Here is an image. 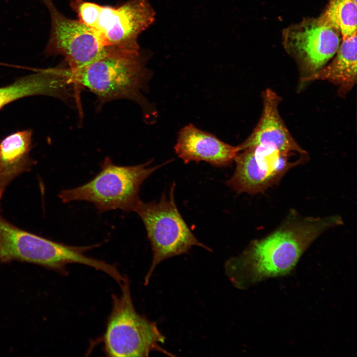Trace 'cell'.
Masks as SVG:
<instances>
[{
	"label": "cell",
	"instance_id": "1",
	"mask_svg": "<svg viewBox=\"0 0 357 357\" xmlns=\"http://www.w3.org/2000/svg\"><path fill=\"white\" fill-rule=\"evenodd\" d=\"M343 223L337 214L303 216L291 210L273 232L253 240L241 254L227 260L226 274L233 285L241 290L269 278L289 274L317 238Z\"/></svg>",
	"mask_w": 357,
	"mask_h": 357
},
{
	"label": "cell",
	"instance_id": "2",
	"mask_svg": "<svg viewBox=\"0 0 357 357\" xmlns=\"http://www.w3.org/2000/svg\"><path fill=\"white\" fill-rule=\"evenodd\" d=\"M100 244L72 246L55 241L17 227L0 213V262L31 263L67 275L66 265L78 263L114 276L116 267L86 255Z\"/></svg>",
	"mask_w": 357,
	"mask_h": 357
},
{
	"label": "cell",
	"instance_id": "3",
	"mask_svg": "<svg viewBox=\"0 0 357 357\" xmlns=\"http://www.w3.org/2000/svg\"><path fill=\"white\" fill-rule=\"evenodd\" d=\"M138 52L108 48L91 62L71 69L74 85L86 87L103 102L126 99L140 102L150 71Z\"/></svg>",
	"mask_w": 357,
	"mask_h": 357
},
{
	"label": "cell",
	"instance_id": "4",
	"mask_svg": "<svg viewBox=\"0 0 357 357\" xmlns=\"http://www.w3.org/2000/svg\"><path fill=\"white\" fill-rule=\"evenodd\" d=\"M152 161L135 166H121L107 158L101 170L90 181L79 186L61 190L59 196L64 203L84 201L93 203L99 212L119 209L135 212L141 201V184L166 163L150 167Z\"/></svg>",
	"mask_w": 357,
	"mask_h": 357
},
{
	"label": "cell",
	"instance_id": "5",
	"mask_svg": "<svg viewBox=\"0 0 357 357\" xmlns=\"http://www.w3.org/2000/svg\"><path fill=\"white\" fill-rule=\"evenodd\" d=\"M120 286L121 295H112L113 308L104 336L107 356L145 357L152 351H158L174 356L160 346L164 343L165 337L156 323L136 311L127 278Z\"/></svg>",
	"mask_w": 357,
	"mask_h": 357
},
{
	"label": "cell",
	"instance_id": "6",
	"mask_svg": "<svg viewBox=\"0 0 357 357\" xmlns=\"http://www.w3.org/2000/svg\"><path fill=\"white\" fill-rule=\"evenodd\" d=\"M175 188L174 183L168 195H162L158 201L141 200L135 211L144 224L153 254L145 285L148 284L157 266L164 260L187 253L194 246L212 251L196 238L181 216L175 202Z\"/></svg>",
	"mask_w": 357,
	"mask_h": 357
},
{
	"label": "cell",
	"instance_id": "7",
	"mask_svg": "<svg viewBox=\"0 0 357 357\" xmlns=\"http://www.w3.org/2000/svg\"><path fill=\"white\" fill-rule=\"evenodd\" d=\"M293 155L270 144H259L239 151L235 159L236 168L226 184L238 193H261L277 184L292 168L302 164Z\"/></svg>",
	"mask_w": 357,
	"mask_h": 357
},
{
	"label": "cell",
	"instance_id": "8",
	"mask_svg": "<svg viewBox=\"0 0 357 357\" xmlns=\"http://www.w3.org/2000/svg\"><path fill=\"white\" fill-rule=\"evenodd\" d=\"M42 2L49 11L50 37L45 50L47 55H61L71 69L82 67L100 57L107 48L96 31L79 20L67 18L57 8L53 0Z\"/></svg>",
	"mask_w": 357,
	"mask_h": 357
},
{
	"label": "cell",
	"instance_id": "9",
	"mask_svg": "<svg viewBox=\"0 0 357 357\" xmlns=\"http://www.w3.org/2000/svg\"><path fill=\"white\" fill-rule=\"evenodd\" d=\"M155 19L148 0H130L118 7L102 6L94 30L107 48L138 52V37Z\"/></svg>",
	"mask_w": 357,
	"mask_h": 357
},
{
	"label": "cell",
	"instance_id": "10",
	"mask_svg": "<svg viewBox=\"0 0 357 357\" xmlns=\"http://www.w3.org/2000/svg\"><path fill=\"white\" fill-rule=\"evenodd\" d=\"M340 34L320 17L306 19L286 29L285 48L300 63L307 75L318 70L336 54Z\"/></svg>",
	"mask_w": 357,
	"mask_h": 357
},
{
	"label": "cell",
	"instance_id": "11",
	"mask_svg": "<svg viewBox=\"0 0 357 357\" xmlns=\"http://www.w3.org/2000/svg\"><path fill=\"white\" fill-rule=\"evenodd\" d=\"M262 98L260 118L248 137L238 146L239 151L259 144H270L285 153L307 158L306 152L292 136L280 114L281 97L267 88L263 92Z\"/></svg>",
	"mask_w": 357,
	"mask_h": 357
},
{
	"label": "cell",
	"instance_id": "12",
	"mask_svg": "<svg viewBox=\"0 0 357 357\" xmlns=\"http://www.w3.org/2000/svg\"><path fill=\"white\" fill-rule=\"evenodd\" d=\"M174 148L185 164L204 161L218 167L230 166L239 152L238 146L226 143L192 124L180 129Z\"/></svg>",
	"mask_w": 357,
	"mask_h": 357
},
{
	"label": "cell",
	"instance_id": "13",
	"mask_svg": "<svg viewBox=\"0 0 357 357\" xmlns=\"http://www.w3.org/2000/svg\"><path fill=\"white\" fill-rule=\"evenodd\" d=\"M72 85L69 68L43 69L0 87V109L26 96L42 95L63 98L68 96Z\"/></svg>",
	"mask_w": 357,
	"mask_h": 357
},
{
	"label": "cell",
	"instance_id": "14",
	"mask_svg": "<svg viewBox=\"0 0 357 357\" xmlns=\"http://www.w3.org/2000/svg\"><path fill=\"white\" fill-rule=\"evenodd\" d=\"M332 61L301 78L302 83L326 80L338 86V93L346 95L357 83V34L342 39Z\"/></svg>",
	"mask_w": 357,
	"mask_h": 357
},
{
	"label": "cell",
	"instance_id": "15",
	"mask_svg": "<svg viewBox=\"0 0 357 357\" xmlns=\"http://www.w3.org/2000/svg\"><path fill=\"white\" fill-rule=\"evenodd\" d=\"M31 141L32 131L26 130L12 133L0 142V201L8 184L36 164L29 156Z\"/></svg>",
	"mask_w": 357,
	"mask_h": 357
},
{
	"label": "cell",
	"instance_id": "16",
	"mask_svg": "<svg viewBox=\"0 0 357 357\" xmlns=\"http://www.w3.org/2000/svg\"><path fill=\"white\" fill-rule=\"evenodd\" d=\"M320 17L335 28L342 39L357 34V2L353 0H329Z\"/></svg>",
	"mask_w": 357,
	"mask_h": 357
},
{
	"label": "cell",
	"instance_id": "17",
	"mask_svg": "<svg viewBox=\"0 0 357 357\" xmlns=\"http://www.w3.org/2000/svg\"><path fill=\"white\" fill-rule=\"evenodd\" d=\"M70 5L77 14L80 22L93 30L95 29L102 6L83 0H71Z\"/></svg>",
	"mask_w": 357,
	"mask_h": 357
},
{
	"label": "cell",
	"instance_id": "18",
	"mask_svg": "<svg viewBox=\"0 0 357 357\" xmlns=\"http://www.w3.org/2000/svg\"><path fill=\"white\" fill-rule=\"evenodd\" d=\"M355 2H357V0H353Z\"/></svg>",
	"mask_w": 357,
	"mask_h": 357
}]
</instances>
